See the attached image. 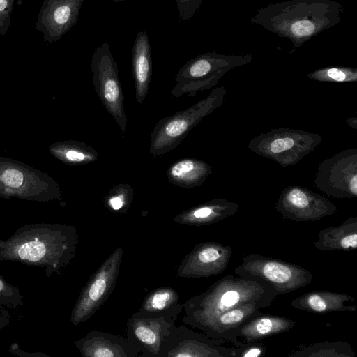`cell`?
Masks as SVG:
<instances>
[{
  "label": "cell",
  "instance_id": "1",
  "mask_svg": "<svg viewBox=\"0 0 357 357\" xmlns=\"http://www.w3.org/2000/svg\"><path fill=\"white\" fill-rule=\"evenodd\" d=\"M78 241L77 229L70 225H26L9 238L0 239V261L40 268L50 278L71 264Z\"/></svg>",
  "mask_w": 357,
  "mask_h": 357
},
{
  "label": "cell",
  "instance_id": "2",
  "mask_svg": "<svg viewBox=\"0 0 357 357\" xmlns=\"http://www.w3.org/2000/svg\"><path fill=\"white\" fill-rule=\"evenodd\" d=\"M344 9L333 0H289L262 7L250 22L289 39L292 52L340 22Z\"/></svg>",
  "mask_w": 357,
  "mask_h": 357
},
{
  "label": "cell",
  "instance_id": "3",
  "mask_svg": "<svg viewBox=\"0 0 357 357\" xmlns=\"http://www.w3.org/2000/svg\"><path fill=\"white\" fill-rule=\"evenodd\" d=\"M277 296L273 287L263 280L227 275L183 303L182 322L201 330L220 314L237 307L258 304L267 307Z\"/></svg>",
  "mask_w": 357,
  "mask_h": 357
},
{
  "label": "cell",
  "instance_id": "4",
  "mask_svg": "<svg viewBox=\"0 0 357 357\" xmlns=\"http://www.w3.org/2000/svg\"><path fill=\"white\" fill-rule=\"evenodd\" d=\"M226 93L224 86L215 87L190 107L160 119L151 132L149 153L157 157L176 149L194 127L222 105Z\"/></svg>",
  "mask_w": 357,
  "mask_h": 357
},
{
  "label": "cell",
  "instance_id": "5",
  "mask_svg": "<svg viewBox=\"0 0 357 357\" xmlns=\"http://www.w3.org/2000/svg\"><path fill=\"white\" fill-rule=\"evenodd\" d=\"M252 62L250 54L228 55L212 52L198 55L179 69L175 77L176 84L169 93L176 98L193 97L216 86L229 70Z\"/></svg>",
  "mask_w": 357,
  "mask_h": 357
},
{
  "label": "cell",
  "instance_id": "6",
  "mask_svg": "<svg viewBox=\"0 0 357 357\" xmlns=\"http://www.w3.org/2000/svg\"><path fill=\"white\" fill-rule=\"evenodd\" d=\"M61 190L51 176L24 163L0 157V197L48 202L61 199Z\"/></svg>",
  "mask_w": 357,
  "mask_h": 357
},
{
  "label": "cell",
  "instance_id": "7",
  "mask_svg": "<svg viewBox=\"0 0 357 357\" xmlns=\"http://www.w3.org/2000/svg\"><path fill=\"white\" fill-rule=\"evenodd\" d=\"M321 142V137L317 133L279 128L252 139L248 147L255 153L271 159L284 167L296 165Z\"/></svg>",
  "mask_w": 357,
  "mask_h": 357
},
{
  "label": "cell",
  "instance_id": "8",
  "mask_svg": "<svg viewBox=\"0 0 357 357\" xmlns=\"http://www.w3.org/2000/svg\"><path fill=\"white\" fill-rule=\"evenodd\" d=\"M234 273L266 282L278 295L306 287L313 278L311 272L298 264L256 253L245 255Z\"/></svg>",
  "mask_w": 357,
  "mask_h": 357
},
{
  "label": "cell",
  "instance_id": "9",
  "mask_svg": "<svg viewBox=\"0 0 357 357\" xmlns=\"http://www.w3.org/2000/svg\"><path fill=\"white\" fill-rule=\"evenodd\" d=\"M92 84L103 106L118 124L122 133L127 127L124 95L117 63L107 43L97 47L91 61Z\"/></svg>",
  "mask_w": 357,
  "mask_h": 357
},
{
  "label": "cell",
  "instance_id": "10",
  "mask_svg": "<svg viewBox=\"0 0 357 357\" xmlns=\"http://www.w3.org/2000/svg\"><path fill=\"white\" fill-rule=\"evenodd\" d=\"M123 254L121 247L115 249L82 288L70 314V322L73 326H78L92 317L113 292Z\"/></svg>",
  "mask_w": 357,
  "mask_h": 357
},
{
  "label": "cell",
  "instance_id": "11",
  "mask_svg": "<svg viewBox=\"0 0 357 357\" xmlns=\"http://www.w3.org/2000/svg\"><path fill=\"white\" fill-rule=\"evenodd\" d=\"M317 189L337 199L357 197V149L342 151L321 162L314 180Z\"/></svg>",
  "mask_w": 357,
  "mask_h": 357
},
{
  "label": "cell",
  "instance_id": "12",
  "mask_svg": "<svg viewBox=\"0 0 357 357\" xmlns=\"http://www.w3.org/2000/svg\"><path fill=\"white\" fill-rule=\"evenodd\" d=\"M179 314L148 316L136 312L126 322V336L138 346L141 357H160Z\"/></svg>",
  "mask_w": 357,
  "mask_h": 357
},
{
  "label": "cell",
  "instance_id": "13",
  "mask_svg": "<svg viewBox=\"0 0 357 357\" xmlns=\"http://www.w3.org/2000/svg\"><path fill=\"white\" fill-rule=\"evenodd\" d=\"M275 208L284 218L296 222L317 221L337 211L336 206L328 199L298 185L285 188Z\"/></svg>",
  "mask_w": 357,
  "mask_h": 357
},
{
  "label": "cell",
  "instance_id": "14",
  "mask_svg": "<svg viewBox=\"0 0 357 357\" xmlns=\"http://www.w3.org/2000/svg\"><path fill=\"white\" fill-rule=\"evenodd\" d=\"M226 342L182 324L168 337L160 357H234V348L225 347Z\"/></svg>",
  "mask_w": 357,
  "mask_h": 357
},
{
  "label": "cell",
  "instance_id": "15",
  "mask_svg": "<svg viewBox=\"0 0 357 357\" xmlns=\"http://www.w3.org/2000/svg\"><path fill=\"white\" fill-rule=\"evenodd\" d=\"M233 250L229 245L214 241L198 243L181 261L176 275L185 278H208L227 267Z\"/></svg>",
  "mask_w": 357,
  "mask_h": 357
},
{
  "label": "cell",
  "instance_id": "16",
  "mask_svg": "<svg viewBox=\"0 0 357 357\" xmlns=\"http://www.w3.org/2000/svg\"><path fill=\"white\" fill-rule=\"evenodd\" d=\"M84 0H45L37 16L36 29L48 43L59 40L77 22Z\"/></svg>",
  "mask_w": 357,
  "mask_h": 357
},
{
  "label": "cell",
  "instance_id": "17",
  "mask_svg": "<svg viewBox=\"0 0 357 357\" xmlns=\"http://www.w3.org/2000/svg\"><path fill=\"white\" fill-rule=\"evenodd\" d=\"M75 344L84 357H138L142 352L128 337L96 330L89 331Z\"/></svg>",
  "mask_w": 357,
  "mask_h": 357
},
{
  "label": "cell",
  "instance_id": "18",
  "mask_svg": "<svg viewBox=\"0 0 357 357\" xmlns=\"http://www.w3.org/2000/svg\"><path fill=\"white\" fill-rule=\"evenodd\" d=\"M262 308L258 304H249L239 306L225 312L200 331L210 337L234 342L238 340L237 334L240 328L254 316L260 313Z\"/></svg>",
  "mask_w": 357,
  "mask_h": 357
},
{
  "label": "cell",
  "instance_id": "19",
  "mask_svg": "<svg viewBox=\"0 0 357 357\" xmlns=\"http://www.w3.org/2000/svg\"><path fill=\"white\" fill-rule=\"evenodd\" d=\"M238 205L225 198L209 200L183 211L174 217L177 224L200 227L218 223L236 213Z\"/></svg>",
  "mask_w": 357,
  "mask_h": 357
},
{
  "label": "cell",
  "instance_id": "20",
  "mask_svg": "<svg viewBox=\"0 0 357 357\" xmlns=\"http://www.w3.org/2000/svg\"><path fill=\"white\" fill-rule=\"evenodd\" d=\"M354 298L349 294L330 291L314 290L293 299L290 305L298 310L316 314L333 312H355L356 305H347Z\"/></svg>",
  "mask_w": 357,
  "mask_h": 357
},
{
  "label": "cell",
  "instance_id": "21",
  "mask_svg": "<svg viewBox=\"0 0 357 357\" xmlns=\"http://www.w3.org/2000/svg\"><path fill=\"white\" fill-rule=\"evenodd\" d=\"M153 63L149 39L146 31H140L132 50V70L135 80V98L142 104L145 100L152 76Z\"/></svg>",
  "mask_w": 357,
  "mask_h": 357
},
{
  "label": "cell",
  "instance_id": "22",
  "mask_svg": "<svg viewBox=\"0 0 357 357\" xmlns=\"http://www.w3.org/2000/svg\"><path fill=\"white\" fill-rule=\"evenodd\" d=\"M295 325V321L287 317L260 312L240 328L237 339H242L243 342H259L266 337L289 331Z\"/></svg>",
  "mask_w": 357,
  "mask_h": 357
},
{
  "label": "cell",
  "instance_id": "23",
  "mask_svg": "<svg viewBox=\"0 0 357 357\" xmlns=\"http://www.w3.org/2000/svg\"><path fill=\"white\" fill-rule=\"evenodd\" d=\"M212 172L211 165L204 160L185 158L172 163L167 171L172 184L184 188L201 186Z\"/></svg>",
  "mask_w": 357,
  "mask_h": 357
},
{
  "label": "cell",
  "instance_id": "24",
  "mask_svg": "<svg viewBox=\"0 0 357 357\" xmlns=\"http://www.w3.org/2000/svg\"><path fill=\"white\" fill-rule=\"evenodd\" d=\"M314 246L321 251L356 250L357 217H349L340 225L321 229Z\"/></svg>",
  "mask_w": 357,
  "mask_h": 357
},
{
  "label": "cell",
  "instance_id": "25",
  "mask_svg": "<svg viewBox=\"0 0 357 357\" xmlns=\"http://www.w3.org/2000/svg\"><path fill=\"white\" fill-rule=\"evenodd\" d=\"M183 303L180 301L177 291L170 287H161L150 292L136 312L142 315L157 316L180 314Z\"/></svg>",
  "mask_w": 357,
  "mask_h": 357
},
{
  "label": "cell",
  "instance_id": "26",
  "mask_svg": "<svg viewBox=\"0 0 357 357\" xmlns=\"http://www.w3.org/2000/svg\"><path fill=\"white\" fill-rule=\"evenodd\" d=\"M56 158L70 166L87 165L96 161L99 153L85 142L76 140L56 142L49 147Z\"/></svg>",
  "mask_w": 357,
  "mask_h": 357
},
{
  "label": "cell",
  "instance_id": "27",
  "mask_svg": "<svg viewBox=\"0 0 357 357\" xmlns=\"http://www.w3.org/2000/svg\"><path fill=\"white\" fill-rule=\"evenodd\" d=\"M289 357H355L352 346L341 340L314 342L294 351Z\"/></svg>",
  "mask_w": 357,
  "mask_h": 357
},
{
  "label": "cell",
  "instance_id": "28",
  "mask_svg": "<svg viewBox=\"0 0 357 357\" xmlns=\"http://www.w3.org/2000/svg\"><path fill=\"white\" fill-rule=\"evenodd\" d=\"M134 198V190L126 183L114 185L103 198V204L109 211L117 214H126L131 206Z\"/></svg>",
  "mask_w": 357,
  "mask_h": 357
},
{
  "label": "cell",
  "instance_id": "29",
  "mask_svg": "<svg viewBox=\"0 0 357 357\" xmlns=\"http://www.w3.org/2000/svg\"><path fill=\"white\" fill-rule=\"evenodd\" d=\"M312 80L326 82H357V68L354 67H326L317 69L307 75Z\"/></svg>",
  "mask_w": 357,
  "mask_h": 357
},
{
  "label": "cell",
  "instance_id": "30",
  "mask_svg": "<svg viewBox=\"0 0 357 357\" xmlns=\"http://www.w3.org/2000/svg\"><path fill=\"white\" fill-rule=\"evenodd\" d=\"M24 304L23 296L20 289L8 283L0 275V307L3 306L17 308Z\"/></svg>",
  "mask_w": 357,
  "mask_h": 357
},
{
  "label": "cell",
  "instance_id": "31",
  "mask_svg": "<svg viewBox=\"0 0 357 357\" xmlns=\"http://www.w3.org/2000/svg\"><path fill=\"white\" fill-rule=\"evenodd\" d=\"M233 344L234 357H260L266 352V348L259 342H243L238 340Z\"/></svg>",
  "mask_w": 357,
  "mask_h": 357
},
{
  "label": "cell",
  "instance_id": "32",
  "mask_svg": "<svg viewBox=\"0 0 357 357\" xmlns=\"http://www.w3.org/2000/svg\"><path fill=\"white\" fill-rule=\"evenodd\" d=\"M15 0H0V34H6L11 26V15Z\"/></svg>",
  "mask_w": 357,
  "mask_h": 357
},
{
  "label": "cell",
  "instance_id": "33",
  "mask_svg": "<svg viewBox=\"0 0 357 357\" xmlns=\"http://www.w3.org/2000/svg\"><path fill=\"white\" fill-rule=\"evenodd\" d=\"M202 1V0H176L179 18L183 21L190 20L199 8Z\"/></svg>",
  "mask_w": 357,
  "mask_h": 357
},
{
  "label": "cell",
  "instance_id": "34",
  "mask_svg": "<svg viewBox=\"0 0 357 357\" xmlns=\"http://www.w3.org/2000/svg\"><path fill=\"white\" fill-rule=\"evenodd\" d=\"M347 123L354 128V129H357V118L351 117L347 121Z\"/></svg>",
  "mask_w": 357,
  "mask_h": 357
},
{
  "label": "cell",
  "instance_id": "35",
  "mask_svg": "<svg viewBox=\"0 0 357 357\" xmlns=\"http://www.w3.org/2000/svg\"><path fill=\"white\" fill-rule=\"evenodd\" d=\"M114 2H122V1H124L126 0H112Z\"/></svg>",
  "mask_w": 357,
  "mask_h": 357
}]
</instances>
